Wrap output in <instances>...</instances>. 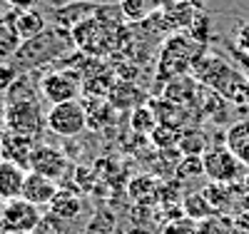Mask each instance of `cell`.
<instances>
[{
    "label": "cell",
    "instance_id": "1",
    "mask_svg": "<svg viewBox=\"0 0 249 234\" xmlns=\"http://www.w3.org/2000/svg\"><path fill=\"white\" fill-rule=\"evenodd\" d=\"M72 45V35L65 33L62 28H50L45 33H40L37 37H30L25 40L20 50L15 53L13 57V65L20 70V72H28L37 65H45L53 57H60L68 48Z\"/></svg>",
    "mask_w": 249,
    "mask_h": 234
},
{
    "label": "cell",
    "instance_id": "2",
    "mask_svg": "<svg viewBox=\"0 0 249 234\" xmlns=\"http://www.w3.org/2000/svg\"><path fill=\"white\" fill-rule=\"evenodd\" d=\"M3 122L8 132L35 137V140L48 130L45 110L40 102H5Z\"/></svg>",
    "mask_w": 249,
    "mask_h": 234
},
{
    "label": "cell",
    "instance_id": "3",
    "mask_svg": "<svg viewBox=\"0 0 249 234\" xmlns=\"http://www.w3.org/2000/svg\"><path fill=\"white\" fill-rule=\"evenodd\" d=\"M45 120H48V132L57 137H77L88 127V110L77 100H70V102L50 105Z\"/></svg>",
    "mask_w": 249,
    "mask_h": 234
},
{
    "label": "cell",
    "instance_id": "4",
    "mask_svg": "<svg viewBox=\"0 0 249 234\" xmlns=\"http://www.w3.org/2000/svg\"><path fill=\"white\" fill-rule=\"evenodd\" d=\"M202 162H204V177H210V182H219V184H234L247 169L227 144L210 147L202 155Z\"/></svg>",
    "mask_w": 249,
    "mask_h": 234
},
{
    "label": "cell",
    "instance_id": "5",
    "mask_svg": "<svg viewBox=\"0 0 249 234\" xmlns=\"http://www.w3.org/2000/svg\"><path fill=\"white\" fill-rule=\"evenodd\" d=\"M43 215L40 207L30 204L28 199L18 197V199H8L3 202L0 209V232L3 234H25V232H35Z\"/></svg>",
    "mask_w": 249,
    "mask_h": 234
},
{
    "label": "cell",
    "instance_id": "6",
    "mask_svg": "<svg viewBox=\"0 0 249 234\" xmlns=\"http://www.w3.org/2000/svg\"><path fill=\"white\" fill-rule=\"evenodd\" d=\"M82 88V77L72 70H50L40 77V92L50 105L77 100Z\"/></svg>",
    "mask_w": 249,
    "mask_h": 234
},
{
    "label": "cell",
    "instance_id": "7",
    "mask_svg": "<svg viewBox=\"0 0 249 234\" xmlns=\"http://www.w3.org/2000/svg\"><path fill=\"white\" fill-rule=\"evenodd\" d=\"M28 172H37L43 177H50V180H60L62 175L68 172V157L62 155L57 147H50V144H37L33 155H30V167Z\"/></svg>",
    "mask_w": 249,
    "mask_h": 234
},
{
    "label": "cell",
    "instance_id": "8",
    "mask_svg": "<svg viewBox=\"0 0 249 234\" xmlns=\"http://www.w3.org/2000/svg\"><path fill=\"white\" fill-rule=\"evenodd\" d=\"M40 142L35 137H25V135H15V132H3L0 137V150H3V160L13 162L18 167L28 169L30 167V155Z\"/></svg>",
    "mask_w": 249,
    "mask_h": 234
},
{
    "label": "cell",
    "instance_id": "9",
    "mask_svg": "<svg viewBox=\"0 0 249 234\" xmlns=\"http://www.w3.org/2000/svg\"><path fill=\"white\" fill-rule=\"evenodd\" d=\"M8 18L13 20V25H15L18 35L23 37V42L48 30V20L37 8H13V10H8Z\"/></svg>",
    "mask_w": 249,
    "mask_h": 234
},
{
    "label": "cell",
    "instance_id": "10",
    "mask_svg": "<svg viewBox=\"0 0 249 234\" xmlns=\"http://www.w3.org/2000/svg\"><path fill=\"white\" fill-rule=\"evenodd\" d=\"M57 182L50 177H43L37 172H28L25 175V184H23V199H28L35 207H48L53 202V197L57 195Z\"/></svg>",
    "mask_w": 249,
    "mask_h": 234
},
{
    "label": "cell",
    "instance_id": "11",
    "mask_svg": "<svg viewBox=\"0 0 249 234\" xmlns=\"http://www.w3.org/2000/svg\"><path fill=\"white\" fill-rule=\"evenodd\" d=\"M25 175L28 169L18 167L13 162H0V199H18L23 197V184H25Z\"/></svg>",
    "mask_w": 249,
    "mask_h": 234
},
{
    "label": "cell",
    "instance_id": "12",
    "mask_svg": "<svg viewBox=\"0 0 249 234\" xmlns=\"http://www.w3.org/2000/svg\"><path fill=\"white\" fill-rule=\"evenodd\" d=\"M48 209H50V217L60 222H72L82 212V197L77 192H70V189H57V195L53 197Z\"/></svg>",
    "mask_w": 249,
    "mask_h": 234
},
{
    "label": "cell",
    "instance_id": "13",
    "mask_svg": "<svg viewBox=\"0 0 249 234\" xmlns=\"http://www.w3.org/2000/svg\"><path fill=\"white\" fill-rule=\"evenodd\" d=\"M43 92H40V80H33L28 72L18 75L10 90L5 92V102H40Z\"/></svg>",
    "mask_w": 249,
    "mask_h": 234
},
{
    "label": "cell",
    "instance_id": "14",
    "mask_svg": "<svg viewBox=\"0 0 249 234\" xmlns=\"http://www.w3.org/2000/svg\"><path fill=\"white\" fill-rule=\"evenodd\" d=\"M20 45H23V37L18 35L13 20L5 13L3 18H0V62H8L10 57H15Z\"/></svg>",
    "mask_w": 249,
    "mask_h": 234
},
{
    "label": "cell",
    "instance_id": "15",
    "mask_svg": "<svg viewBox=\"0 0 249 234\" xmlns=\"http://www.w3.org/2000/svg\"><path fill=\"white\" fill-rule=\"evenodd\" d=\"M232 192L234 189L230 184H219V182H210L202 189V197L207 199V204L212 207V212H227L232 207Z\"/></svg>",
    "mask_w": 249,
    "mask_h": 234
},
{
    "label": "cell",
    "instance_id": "16",
    "mask_svg": "<svg viewBox=\"0 0 249 234\" xmlns=\"http://www.w3.org/2000/svg\"><path fill=\"white\" fill-rule=\"evenodd\" d=\"M177 150L182 152V157H187V155H199L202 157L207 150H210V142H207V137L199 130H184L182 137H179Z\"/></svg>",
    "mask_w": 249,
    "mask_h": 234
},
{
    "label": "cell",
    "instance_id": "17",
    "mask_svg": "<svg viewBox=\"0 0 249 234\" xmlns=\"http://www.w3.org/2000/svg\"><path fill=\"white\" fill-rule=\"evenodd\" d=\"M152 142H155V147L157 150H175V147L179 144V137H182V132L177 130V127H172V125H157L155 130H152Z\"/></svg>",
    "mask_w": 249,
    "mask_h": 234
},
{
    "label": "cell",
    "instance_id": "18",
    "mask_svg": "<svg viewBox=\"0 0 249 234\" xmlns=\"http://www.w3.org/2000/svg\"><path fill=\"white\" fill-rule=\"evenodd\" d=\"M212 215L214 212H212L210 204H207V199L202 197V192L184 197V217L187 219H210Z\"/></svg>",
    "mask_w": 249,
    "mask_h": 234
},
{
    "label": "cell",
    "instance_id": "19",
    "mask_svg": "<svg viewBox=\"0 0 249 234\" xmlns=\"http://www.w3.org/2000/svg\"><path fill=\"white\" fill-rule=\"evenodd\" d=\"M224 144L230 147L232 152H239L244 144H249V120H239L234 122L224 135Z\"/></svg>",
    "mask_w": 249,
    "mask_h": 234
},
{
    "label": "cell",
    "instance_id": "20",
    "mask_svg": "<svg viewBox=\"0 0 249 234\" xmlns=\"http://www.w3.org/2000/svg\"><path fill=\"white\" fill-rule=\"evenodd\" d=\"M175 175L179 180H192V177H204V162L199 155H187L177 162Z\"/></svg>",
    "mask_w": 249,
    "mask_h": 234
},
{
    "label": "cell",
    "instance_id": "21",
    "mask_svg": "<svg viewBox=\"0 0 249 234\" xmlns=\"http://www.w3.org/2000/svg\"><path fill=\"white\" fill-rule=\"evenodd\" d=\"M155 127H157V120H155V112L150 108H137L132 112V130L137 135H152Z\"/></svg>",
    "mask_w": 249,
    "mask_h": 234
},
{
    "label": "cell",
    "instance_id": "22",
    "mask_svg": "<svg viewBox=\"0 0 249 234\" xmlns=\"http://www.w3.org/2000/svg\"><path fill=\"white\" fill-rule=\"evenodd\" d=\"M120 13L124 20H142L147 15V3L144 0H120Z\"/></svg>",
    "mask_w": 249,
    "mask_h": 234
},
{
    "label": "cell",
    "instance_id": "23",
    "mask_svg": "<svg viewBox=\"0 0 249 234\" xmlns=\"http://www.w3.org/2000/svg\"><path fill=\"white\" fill-rule=\"evenodd\" d=\"M18 75H20V70L13 62H0V95H5L10 90V85L15 82Z\"/></svg>",
    "mask_w": 249,
    "mask_h": 234
},
{
    "label": "cell",
    "instance_id": "24",
    "mask_svg": "<svg viewBox=\"0 0 249 234\" xmlns=\"http://www.w3.org/2000/svg\"><path fill=\"white\" fill-rule=\"evenodd\" d=\"M164 234H197V227L192 224V219H179L164 229Z\"/></svg>",
    "mask_w": 249,
    "mask_h": 234
},
{
    "label": "cell",
    "instance_id": "25",
    "mask_svg": "<svg viewBox=\"0 0 249 234\" xmlns=\"http://www.w3.org/2000/svg\"><path fill=\"white\" fill-rule=\"evenodd\" d=\"M234 40H237V48H239V50L249 53V23H242V25L237 28Z\"/></svg>",
    "mask_w": 249,
    "mask_h": 234
},
{
    "label": "cell",
    "instance_id": "26",
    "mask_svg": "<svg viewBox=\"0 0 249 234\" xmlns=\"http://www.w3.org/2000/svg\"><path fill=\"white\" fill-rule=\"evenodd\" d=\"M10 8H37L43 0H5Z\"/></svg>",
    "mask_w": 249,
    "mask_h": 234
},
{
    "label": "cell",
    "instance_id": "27",
    "mask_svg": "<svg viewBox=\"0 0 249 234\" xmlns=\"http://www.w3.org/2000/svg\"><path fill=\"white\" fill-rule=\"evenodd\" d=\"M187 5H190V8H195V10H202L204 0H187Z\"/></svg>",
    "mask_w": 249,
    "mask_h": 234
},
{
    "label": "cell",
    "instance_id": "28",
    "mask_svg": "<svg viewBox=\"0 0 249 234\" xmlns=\"http://www.w3.org/2000/svg\"><path fill=\"white\" fill-rule=\"evenodd\" d=\"M242 189L247 192V197H249V169H247V175H244V182H242Z\"/></svg>",
    "mask_w": 249,
    "mask_h": 234
},
{
    "label": "cell",
    "instance_id": "29",
    "mask_svg": "<svg viewBox=\"0 0 249 234\" xmlns=\"http://www.w3.org/2000/svg\"><path fill=\"white\" fill-rule=\"evenodd\" d=\"M0 162H3V150H0Z\"/></svg>",
    "mask_w": 249,
    "mask_h": 234
},
{
    "label": "cell",
    "instance_id": "30",
    "mask_svg": "<svg viewBox=\"0 0 249 234\" xmlns=\"http://www.w3.org/2000/svg\"><path fill=\"white\" fill-rule=\"evenodd\" d=\"M247 80H249V68H247Z\"/></svg>",
    "mask_w": 249,
    "mask_h": 234
},
{
    "label": "cell",
    "instance_id": "31",
    "mask_svg": "<svg viewBox=\"0 0 249 234\" xmlns=\"http://www.w3.org/2000/svg\"><path fill=\"white\" fill-rule=\"evenodd\" d=\"M25 234H37V232H25Z\"/></svg>",
    "mask_w": 249,
    "mask_h": 234
},
{
    "label": "cell",
    "instance_id": "32",
    "mask_svg": "<svg viewBox=\"0 0 249 234\" xmlns=\"http://www.w3.org/2000/svg\"><path fill=\"white\" fill-rule=\"evenodd\" d=\"M0 209H3V199H0Z\"/></svg>",
    "mask_w": 249,
    "mask_h": 234
}]
</instances>
